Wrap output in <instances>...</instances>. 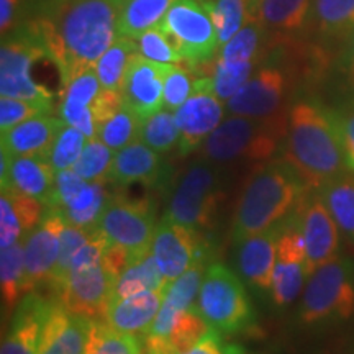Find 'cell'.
I'll return each instance as SVG.
<instances>
[{
    "label": "cell",
    "instance_id": "6da1fadb",
    "mask_svg": "<svg viewBox=\"0 0 354 354\" xmlns=\"http://www.w3.org/2000/svg\"><path fill=\"white\" fill-rule=\"evenodd\" d=\"M122 0H37L25 24L43 44L63 86L87 69L118 38Z\"/></svg>",
    "mask_w": 354,
    "mask_h": 354
},
{
    "label": "cell",
    "instance_id": "7a4b0ae2",
    "mask_svg": "<svg viewBox=\"0 0 354 354\" xmlns=\"http://www.w3.org/2000/svg\"><path fill=\"white\" fill-rule=\"evenodd\" d=\"M282 159L312 192L346 172L338 113L313 97L292 102Z\"/></svg>",
    "mask_w": 354,
    "mask_h": 354
},
{
    "label": "cell",
    "instance_id": "3957f363",
    "mask_svg": "<svg viewBox=\"0 0 354 354\" xmlns=\"http://www.w3.org/2000/svg\"><path fill=\"white\" fill-rule=\"evenodd\" d=\"M312 190L282 161H271L254 172L243 189L233 220V241L276 227L299 209Z\"/></svg>",
    "mask_w": 354,
    "mask_h": 354
},
{
    "label": "cell",
    "instance_id": "277c9868",
    "mask_svg": "<svg viewBox=\"0 0 354 354\" xmlns=\"http://www.w3.org/2000/svg\"><path fill=\"white\" fill-rule=\"evenodd\" d=\"M287 115L269 120L230 115L203 141V156L212 162L269 161L284 143Z\"/></svg>",
    "mask_w": 354,
    "mask_h": 354
},
{
    "label": "cell",
    "instance_id": "5b68a950",
    "mask_svg": "<svg viewBox=\"0 0 354 354\" xmlns=\"http://www.w3.org/2000/svg\"><path fill=\"white\" fill-rule=\"evenodd\" d=\"M284 39L279 38L253 76L225 104L230 115L269 120L289 113V110L286 113V107L294 76L289 66L284 64Z\"/></svg>",
    "mask_w": 354,
    "mask_h": 354
},
{
    "label": "cell",
    "instance_id": "8992f818",
    "mask_svg": "<svg viewBox=\"0 0 354 354\" xmlns=\"http://www.w3.org/2000/svg\"><path fill=\"white\" fill-rule=\"evenodd\" d=\"M354 313V266L335 258L307 277L299 318L305 325L348 320Z\"/></svg>",
    "mask_w": 354,
    "mask_h": 354
},
{
    "label": "cell",
    "instance_id": "52a82bcc",
    "mask_svg": "<svg viewBox=\"0 0 354 354\" xmlns=\"http://www.w3.org/2000/svg\"><path fill=\"white\" fill-rule=\"evenodd\" d=\"M196 305L207 323L220 335L243 331L254 318L241 281L221 263H214L205 269Z\"/></svg>",
    "mask_w": 354,
    "mask_h": 354
},
{
    "label": "cell",
    "instance_id": "ba28073f",
    "mask_svg": "<svg viewBox=\"0 0 354 354\" xmlns=\"http://www.w3.org/2000/svg\"><path fill=\"white\" fill-rule=\"evenodd\" d=\"M50 59L39 39L25 26L2 37L0 48V94L53 104L55 92L33 76L35 66Z\"/></svg>",
    "mask_w": 354,
    "mask_h": 354
},
{
    "label": "cell",
    "instance_id": "9c48e42d",
    "mask_svg": "<svg viewBox=\"0 0 354 354\" xmlns=\"http://www.w3.org/2000/svg\"><path fill=\"white\" fill-rule=\"evenodd\" d=\"M159 26L192 68L210 63L218 55V37L203 0H176Z\"/></svg>",
    "mask_w": 354,
    "mask_h": 354
},
{
    "label": "cell",
    "instance_id": "30bf717a",
    "mask_svg": "<svg viewBox=\"0 0 354 354\" xmlns=\"http://www.w3.org/2000/svg\"><path fill=\"white\" fill-rule=\"evenodd\" d=\"M156 227L149 202L122 197L110 198L97 223L110 245L122 248L130 254L131 263L151 254Z\"/></svg>",
    "mask_w": 354,
    "mask_h": 354
},
{
    "label": "cell",
    "instance_id": "8fae6325",
    "mask_svg": "<svg viewBox=\"0 0 354 354\" xmlns=\"http://www.w3.org/2000/svg\"><path fill=\"white\" fill-rule=\"evenodd\" d=\"M218 201L220 185L214 167L207 162H196L177 184L166 216L198 232L212 225Z\"/></svg>",
    "mask_w": 354,
    "mask_h": 354
},
{
    "label": "cell",
    "instance_id": "7c38bea8",
    "mask_svg": "<svg viewBox=\"0 0 354 354\" xmlns=\"http://www.w3.org/2000/svg\"><path fill=\"white\" fill-rule=\"evenodd\" d=\"M117 279L104 261L82 269H74L56 294V300L69 312L92 322H104L112 302Z\"/></svg>",
    "mask_w": 354,
    "mask_h": 354
},
{
    "label": "cell",
    "instance_id": "4fadbf2b",
    "mask_svg": "<svg viewBox=\"0 0 354 354\" xmlns=\"http://www.w3.org/2000/svg\"><path fill=\"white\" fill-rule=\"evenodd\" d=\"M225 109L227 105L216 95L212 77H197L192 95L174 112L180 135L177 146L180 154H189L203 145L223 122Z\"/></svg>",
    "mask_w": 354,
    "mask_h": 354
},
{
    "label": "cell",
    "instance_id": "5bb4252c",
    "mask_svg": "<svg viewBox=\"0 0 354 354\" xmlns=\"http://www.w3.org/2000/svg\"><path fill=\"white\" fill-rule=\"evenodd\" d=\"M66 225L68 221L61 212L44 207L41 221L25 238V295L50 282Z\"/></svg>",
    "mask_w": 354,
    "mask_h": 354
},
{
    "label": "cell",
    "instance_id": "9a60e30c",
    "mask_svg": "<svg viewBox=\"0 0 354 354\" xmlns=\"http://www.w3.org/2000/svg\"><path fill=\"white\" fill-rule=\"evenodd\" d=\"M297 218L307 248L305 276L308 277L320 266L338 258L339 227L318 192L305 197L297 209Z\"/></svg>",
    "mask_w": 354,
    "mask_h": 354
},
{
    "label": "cell",
    "instance_id": "2e32d148",
    "mask_svg": "<svg viewBox=\"0 0 354 354\" xmlns=\"http://www.w3.org/2000/svg\"><path fill=\"white\" fill-rule=\"evenodd\" d=\"M151 254L167 284L194 266L203 256V248L197 230L162 216L153 236Z\"/></svg>",
    "mask_w": 354,
    "mask_h": 354
},
{
    "label": "cell",
    "instance_id": "e0dca14e",
    "mask_svg": "<svg viewBox=\"0 0 354 354\" xmlns=\"http://www.w3.org/2000/svg\"><path fill=\"white\" fill-rule=\"evenodd\" d=\"M172 64H162L136 55L127 71L120 88L122 100L140 118H148L162 110L165 81Z\"/></svg>",
    "mask_w": 354,
    "mask_h": 354
},
{
    "label": "cell",
    "instance_id": "ac0fdd59",
    "mask_svg": "<svg viewBox=\"0 0 354 354\" xmlns=\"http://www.w3.org/2000/svg\"><path fill=\"white\" fill-rule=\"evenodd\" d=\"M2 156V169H0V183L2 190H13L33 197L43 203H50L53 189L56 183V171L53 169L46 158L41 156H17L0 149Z\"/></svg>",
    "mask_w": 354,
    "mask_h": 354
},
{
    "label": "cell",
    "instance_id": "d6986e66",
    "mask_svg": "<svg viewBox=\"0 0 354 354\" xmlns=\"http://www.w3.org/2000/svg\"><path fill=\"white\" fill-rule=\"evenodd\" d=\"M104 87L95 69H87L64 86L59 102V117L66 125L76 127L88 140L97 138L99 125L95 120V104Z\"/></svg>",
    "mask_w": 354,
    "mask_h": 354
},
{
    "label": "cell",
    "instance_id": "ffe728a7",
    "mask_svg": "<svg viewBox=\"0 0 354 354\" xmlns=\"http://www.w3.org/2000/svg\"><path fill=\"white\" fill-rule=\"evenodd\" d=\"M92 323L55 300L44 322L38 354H84Z\"/></svg>",
    "mask_w": 354,
    "mask_h": 354
},
{
    "label": "cell",
    "instance_id": "44dd1931",
    "mask_svg": "<svg viewBox=\"0 0 354 354\" xmlns=\"http://www.w3.org/2000/svg\"><path fill=\"white\" fill-rule=\"evenodd\" d=\"M55 300L44 299L38 292L25 295L17 308L0 354H38L39 339Z\"/></svg>",
    "mask_w": 354,
    "mask_h": 354
},
{
    "label": "cell",
    "instance_id": "7402d4cb",
    "mask_svg": "<svg viewBox=\"0 0 354 354\" xmlns=\"http://www.w3.org/2000/svg\"><path fill=\"white\" fill-rule=\"evenodd\" d=\"M165 169L159 153L136 140L115 151L107 180L115 185H156L165 179Z\"/></svg>",
    "mask_w": 354,
    "mask_h": 354
},
{
    "label": "cell",
    "instance_id": "603a6c76",
    "mask_svg": "<svg viewBox=\"0 0 354 354\" xmlns=\"http://www.w3.org/2000/svg\"><path fill=\"white\" fill-rule=\"evenodd\" d=\"M282 223L253 234L240 243L238 266L243 277L259 290H271L274 269L277 263V241Z\"/></svg>",
    "mask_w": 354,
    "mask_h": 354
},
{
    "label": "cell",
    "instance_id": "cb8c5ba5",
    "mask_svg": "<svg viewBox=\"0 0 354 354\" xmlns=\"http://www.w3.org/2000/svg\"><path fill=\"white\" fill-rule=\"evenodd\" d=\"M203 266H205V263H203L202 256L183 276L177 277L171 284H167L161 308H159L148 335L162 336V338L169 336L179 317L183 315L185 310L197 304L198 290H201L203 279Z\"/></svg>",
    "mask_w": 354,
    "mask_h": 354
},
{
    "label": "cell",
    "instance_id": "d4e9b609",
    "mask_svg": "<svg viewBox=\"0 0 354 354\" xmlns=\"http://www.w3.org/2000/svg\"><path fill=\"white\" fill-rule=\"evenodd\" d=\"M165 290H146L110 302L104 322L113 330L127 335H148L159 308Z\"/></svg>",
    "mask_w": 354,
    "mask_h": 354
},
{
    "label": "cell",
    "instance_id": "484cf974",
    "mask_svg": "<svg viewBox=\"0 0 354 354\" xmlns=\"http://www.w3.org/2000/svg\"><path fill=\"white\" fill-rule=\"evenodd\" d=\"M64 122L61 117H53L51 113L39 115V117L30 118L20 125L13 127L12 130L2 133V149L17 156H41L46 158L50 148L55 141L56 135Z\"/></svg>",
    "mask_w": 354,
    "mask_h": 354
},
{
    "label": "cell",
    "instance_id": "4316f807",
    "mask_svg": "<svg viewBox=\"0 0 354 354\" xmlns=\"http://www.w3.org/2000/svg\"><path fill=\"white\" fill-rule=\"evenodd\" d=\"M44 205L37 198L2 190L0 196V250L25 240L41 221Z\"/></svg>",
    "mask_w": 354,
    "mask_h": 354
},
{
    "label": "cell",
    "instance_id": "83f0119b",
    "mask_svg": "<svg viewBox=\"0 0 354 354\" xmlns=\"http://www.w3.org/2000/svg\"><path fill=\"white\" fill-rule=\"evenodd\" d=\"M313 0H258L253 19L277 38H299L307 30Z\"/></svg>",
    "mask_w": 354,
    "mask_h": 354
},
{
    "label": "cell",
    "instance_id": "f1b7e54d",
    "mask_svg": "<svg viewBox=\"0 0 354 354\" xmlns=\"http://www.w3.org/2000/svg\"><path fill=\"white\" fill-rule=\"evenodd\" d=\"M346 41L354 35V0H313L304 37Z\"/></svg>",
    "mask_w": 354,
    "mask_h": 354
},
{
    "label": "cell",
    "instance_id": "f546056e",
    "mask_svg": "<svg viewBox=\"0 0 354 354\" xmlns=\"http://www.w3.org/2000/svg\"><path fill=\"white\" fill-rule=\"evenodd\" d=\"M176 0H122L118 15V35L136 39L165 20Z\"/></svg>",
    "mask_w": 354,
    "mask_h": 354
},
{
    "label": "cell",
    "instance_id": "4dcf8cb0",
    "mask_svg": "<svg viewBox=\"0 0 354 354\" xmlns=\"http://www.w3.org/2000/svg\"><path fill=\"white\" fill-rule=\"evenodd\" d=\"M104 184L105 183H86L76 196L56 210L63 214L68 225L86 230L97 228V223L110 201Z\"/></svg>",
    "mask_w": 354,
    "mask_h": 354
},
{
    "label": "cell",
    "instance_id": "1f68e13d",
    "mask_svg": "<svg viewBox=\"0 0 354 354\" xmlns=\"http://www.w3.org/2000/svg\"><path fill=\"white\" fill-rule=\"evenodd\" d=\"M136 55H140V53L135 39L118 35V38L102 55L94 68L97 77L100 81V86L105 91L120 92L123 81H125L127 71Z\"/></svg>",
    "mask_w": 354,
    "mask_h": 354
},
{
    "label": "cell",
    "instance_id": "d6a6232c",
    "mask_svg": "<svg viewBox=\"0 0 354 354\" xmlns=\"http://www.w3.org/2000/svg\"><path fill=\"white\" fill-rule=\"evenodd\" d=\"M318 194L339 230L354 240V172H343L318 190Z\"/></svg>",
    "mask_w": 354,
    "mask_h": 354
},
{
    "label": "cell",
    "instance_id": "836d02e7",
    "mask_svg": "<svg viewBox=\"0 0 354 354\" xmlns=\"http://www.w3.org/2000/svg\"><path fill=\"white\" fill-rule=\"evenodd\" d=\"M0 284H2L3 308H7V312H12L25 295V240L2 250Z\"/></svg>",
    "mask_w": 354,
    "mask_h": 354
},
{
    "label": "cell",
    "instance_id": "e575fe53",
    "mask_svg": "<svg viewBox=\"0 0 354 354\" xmlns=\"http://www.w3.org/2000/svg\"><path fill=\"white\" fill-rule=\"evenodd\" d=\"M167 282L159 271L153 254L145 256L135 263L128 264L127 269L117 279L113 299L128 297L146 290H166Z\"/></svg>",
    "mask_w": 354,
    "mask_h": 354
},
{
    "label": "cell",
    "instance_id": "d590c367",
    "mask_svg": "<svg viewBox=\"0 0 354 354\" xmlns=\"http://www.w3.org/2000/svg\"><path fill=\"white\" fill-rule=\"evenodd\" d=\"M203 3L214 20L220 48L253 19L251 0H203Z\"/></svg>",
    "mask_w": 354,
    "mask_h": 354
},
{
    "label": "cell",
    "instance_id": "8d00e7d4",
    "mask_svg": "<svg viewBox=\"0 0 354 354\" xmlns=\"http://www.w3.org/2000/svg\"><path fill=\"white\" fill-rule=\"evenodd\" d=\"M143 344L138 336L113 330L105 322H94L84 354H141Z\"/></svg>",
    "mask_w": 354,
    "mask_h": 354
},
{
    "label": "cell",
    "instance_id": "74e56055",
    "mask_svg": "<svg viewBox=\"0 0 354 354\" xmlns=\"http://www.w3.org/2000/svg\"><path fill=\"white\" fill-rule=\"evenodd\" d=\"M141 123H143V118H140L131 109H128L127 105L123 104L122 107L100 127L97 138L104 141L110 149L118 151V149L131 145L133 141L140 140Z\"/></svg>",
    "mask_w": 354,
    "mask_h": 354
},
{
    "label": "cell",
    "instance_id": "f35d334b",
    "mask_svg": "<svg viewBox=\"0 0 354 354\" xmlns=\"http://www.w3.org/2000/svg\"><path fill=\"white\" fill-rule=\"evenodd\" d=\"M179 136L174 112L171 110H159L141 123L140 140L159 154L169 153L172 148L179 146Z\"/></svg>",
    "mask_w": 354,
    "mask_h": 354
},
{
    "label": "cell",
    "instance_id": "ab89813d",
    "mask_svg": "<svg viewBox=\"0 0 354 354\" xmlns=\"http://www.w3.org/2000/svg\"><path fill=\"white\" fill-rule=\"evenodd\" d=\"M87 141L88 138L81 130L64 123V127L61 128L55 141H53L50 153L46 156L53 169L56 172L73 169L79 158H81Z\"/></svg>",
    "mask_w": 354,
    "mask_h": 354
},
{
    "label": "cell",
    "instance_id": "60d3db41",
    "mask_svg": "<svg viewBox=\"0 0 354 354\" xmlns=\"http://www.w3.org/2000/svg\"><path fill=\"white\" fill-rule=\"evenodd\" d=\"M115 151L110 149L104 141L92 138L87 141L86 148L74 165L73 171L81 176L87 183H109V171L112 166Z\"/></svg>",
    "mask_w": 354,
    "mask_h": 354
},
{
    "label": "cell",
    "instance_id": "b9f144b4",
    "mask_svg": "<svg viewBox=\"0 0 354 354\" xmlns=\"http://www.w3.org/2000/svg\"><path fill=\"white\" fill-rule=\"evenodd\" d=\"M92 230H86V228H79L74 227V225H66L63 236H61V245H59V254H57V261L55 269H53V274L50 277V289L53 290V294H57L61 287H63L66 277L69 276L71 271V264H73L74 256L81 246L88 240L91 236Z\"/></svg>",
    "mask_w": 354,
    "mask_h": 354
},
{
    "label": "cell",
    "instance_id": "7bdbcfd3",
    "mask_svg": "<svg viewBox=\"0 0 354 354\" xmlns=\"http://www.w3.org/2000/svg\"><path fill=\"white\" fill-rule=\"evenodd\" d=\"M305 268L297 263H281L277 261L274 269L271 297L277 307H287L299 297L305 282Z\"/></svg>",
    "mask_w": 354,
    "mask_h": 354
},
{
    "label": "cell",
    "instance_id": "ee69618b",
    "mask_svg": "<svg viewBox=\"0 0 354 354\" xmlns=\"http://www.w3.org/2000/svg\"><path fill=\"white\" fill-rule=\"evenodd\" d=\"M210 330L214 328L202 317V313L198 312L197 305H194V307L187 308L179 317L169 336H166V339L171 344V348L174 349V354L183 353L201 342Z\"/></svg>",
    "mask_w": 354,
    "mask_h": 354
},
{
    "label": "cell",
    "instance_id": "f6af8a7d",
    "mask_svg": "<svg viewBox=\"0 0 354 354\" xmlns=\"http://www.w3.org/2000/svg\"><path fill=\"white\" fill-rule=\"evenodd\" d=\"M136 46H138V53L145 56L146 59L156 61V63L162 64H180L184 63L183 56H180L179 50L172 41V38L167 35L161 26L148 30L143 35H140L135 39Z\"/></svg>",
    "mask_w": 354,
    "mask_h": 354
},
{
    "label": "cell",
    "instance_id": "bcb514c9",
    "mask_svg": "<svg viewBox=\"0 0 354 354\" xmlns=\"http://www.w3.org/2000/svg\"><path fill=\"white\" fill-rule=\"evenodd\" d=\"M51 112L53 104H46V102L2 97L0 99V133L12 130L13 127L20 125V123L30 120V118Z\"/></svg>",
    "mask_w": 354,
    "mask_h": 354
},
{
    "label": "cell",
    "instance_id": "7dc6e473",
    "mask_svg": "<svg viewBox=\"0 0 354 354\" xmlns=\"http://www.w3.org/2000/svg\"><path fill=\"white\" fill-rule=\"evenodd\" d=\"M194 84H196V79L189 69L179 64H172L165 81V105H162V109L176 112L192 95Z\"/></svg>",
    "mask_w": 354,
    "mask_h": 354
},
{
    "label": "cell",
    "instance_id": "c3c4849f",
    "mask_svg": "<svg viewBox=\"0 0 354 354\" xmlns=\"http://www.w3.org/2000/svg\"><path fill=\"white\" fill-rule=\"evenodd\" d=\"M26 20V0H0V30L7 37Z\"/></svg>",
    "mask_w": 354,
    "mask_h": 354
},
{
    "label": "cell",
    "instance_id": "681fc988",
    "mask_svg": "<svg viewBox=\"0 0 354 354\" xmlns=\"http://www.w3.org/2000/svg\"><path fill=\"white\" fill-rule=\"evenodd\" d=\"M176 354H248L245 349L236 344H228L223 342L221 335L216 330H210L197 344L187 351Z\"/></svg>",
    "mask_w": 354,
    "mask_h": 354
},
{
    "label": "cell",
    "instance_id": "f907efd6",
    "mask_svg": "<svg viewBox=\"0 0 354 354\" xmlns=\"http://www.w3.org/2000/svg\"><path fill=\"white\" fill-rule=\"evenodd\" d=\"M338 120L348 171L354 172V105L346 112L338 113Z\"/></svg>",
    "mask_w": 354,
    "mask_h": 354
},
{
    "label": "cell",
    "instance_id": "816d5d0a",
    "mask_svg": "<svg viewBox=\"0 0 354 354\" xmlns=\"http://www.w3.org/2000/svg\"><path fill=\"white\" fill-rule=\"evenodd\" d=\"M342 69L348 79L349 87L354 91V35L344 41L342 51Z\"/></svg>",
    "mask_w": 354,
    "mask_h": 354
},
{
    "label": "cell",
    "instance_id": "f5cc1de1",
    "mask_svg": "<svg viewBox=\"0 0 354 354\" xmlns=\"http://www.w3.org/2000/svg\"><path fill=\"white\" fill-rule=\"evenodd\" d=\"M33 2H37V0H26V15H28V8L32 6Z\"/></svg>",
    "mask_w": 354,
    "mask_h": 354
},
{
    "label": "cell",
    "instance_id": "db71d44e",
    "mask_svg": "<svg viewBox=\"0 0 354 354\" xmlns=\"http://www.w3.org/2000/svg\"><path fill=\"white\" fill-rule=\"evenodd\" d=\"M251 3H253V8H254L256 3H258V0H251Z\"/></svg>",
    "mask_w": 354,
    "mask_h": 354
},
{
    "label": "cell",
    "instance_id": "11a10c76",
    "mask_svg": "<svg viewBox=\"0 0 354 354\" xmlns=\"http://www.w3.org/2000/svg\"><path fill=\"white\" fill-rule=\"evenodd\" d=\"M141 354H149V353H148V351H146V349L143 348V351H141Z\"/></svg>",
    "mask_w": 354,
    "mask_h": 354
}]
</instances>
